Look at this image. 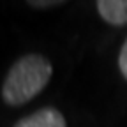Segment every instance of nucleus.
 <instances>
[{
  "instance_id": "1",
  "label": "nucleus",
  "mask_w": 127,
  "mask_h": 127,
  "mask_svg": "<svg viewBox=\"0 0 127 127\" xmlns=\"http://www.w3.org/2000/svg\"><path fill=\"white\" fill-rule=\"evenodd\" d=\"M53 65L39 53H28L18 58L2 83V99L7 106H23L39 95L50 83Z\"/></svg>"
},
{
  "instance_id": "2",
  "label": "nucleus",
  "mask_w": 127,
  "mask_h": 127,
  "mask_svg": "<svg viewBox=\"0 0 127 127\" xmlns=\"http://www.w3.org/2000/svg\"><path fill=\"white\" fill-rule=\"evenodd\" d=\"M12 127H67V122L57 108L46 106L20 118Z\"/></svg>"
},
{
  "instance_id": "3",
  "label": "nucleus",
  "mask_w": 127,
  "mask_h": 127,
  "mask_svg": "<svg viewBox=\"0 0 127 127\" xmlns=\"http://www.w3.org/2000/svg\"><path fill=\"white\" fill-rule=\"evenodd\" d=\"M99 16L113 27L127 25V0H99L95 2Z\"/></svg>"
},
{
  "instance_id": "4",
  "label": "nucleus",
  "mask_w": 127,
  "mask_h": 127,
  "mask_svg": "<svg viewBox=\"0 0 127 127\" xmlns=\"http://www.w3.org/2000/svg\"><path fill=\"white\" fill-rule=\"evenodd\" d=\"M118 69L127 81V39L124 41V44L120 48V53H118Z\"/></svg>"
},
{
  "instance_id": "5",
  "label": "nucleus",
  "mask_w": 127,
  "mask_h": 127,
  "mask_svg": "<svg viewBox=\"0 0 127 127\" xmlns=\"http://www.w3.org/2000/svg\"><path fill=\"white\" fill-rule=\"evenodd\" d=\"M62 2H28V5L34 7H53V5H60Z\"/></svg>"
}]
</instances>
